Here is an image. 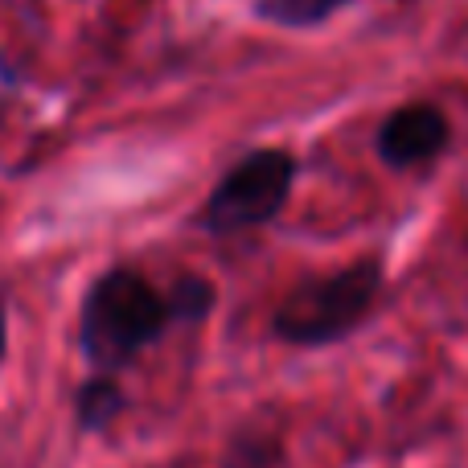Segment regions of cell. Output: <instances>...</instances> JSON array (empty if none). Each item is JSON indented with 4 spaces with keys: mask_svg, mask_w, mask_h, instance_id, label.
<instances>
[{
    "mask_svg": "<svg viewBox=\"0 0 468 468\" xmlns=\"http://www.w3.org/2000/svg\"><path fill=\"white\" fill-rule=\"evenodd\" d=\"M296 181V161L283 148H255L239 165L222 173V181L210 189L197 227L210 234H242L267 227L280 218V210L292 197Z\"/></svg>",
    "mask_w": 468,
    "mask_h": 468,
    "instance_id": "obj_3",
    "label": "cell"
},
{
    "mask_svg": "<svg viewBox=\"0 0 468 468\" xmlns=\"http://www.w3.org/2000/svg\"><path fill=\"white\" fill-rule=\"evenodd\" d=\"M5 346H8V324H5V308H0V362H5Z\"/></svg>",
    "mask_w": 468,
    "mask_h": 468,
    "instance_id": "obj_8",
    "label": "cell"
},
{
    "mask_svg": "<svg viewBox=\"0 0 468 468\" xmlns=\"http://www.w3.org/2000/svg\"><path fill=\"white\" fill-rule=\"evenodd\" d=\"M346 5H354V0H259L255 13L280 29H313Z\"/></svg>",
    "mask_w": 468,
    "mask_h": 468,
    "instance_id": "obj_6",
    "label": "cell"
},
{
    "mask_svg": "<svg viewBox=\"0 0 468 468\" xmlns=\"http://www.w3.org/2000/svg\"><path fill=\"white\" fill-rule=\"evenodd\" d=\"M169 304L136 267H112L82 296L79 346L99 374L123 370L169 329Z\"/></svg>",
    "mask_w": 468,
    "mask_h": 468,
    "instance_id": "obj_1",
    "label": "cell"
},
{
    "mask_svg": "<svg viewBox=\"0 0 468 468\" xmlns=\"http://www.w3.org/2000/svg\"><path fill=\"white\" fill-rule=\"evenodd\" d=\"M382 292V263L378 259H357L341 271L304 280L280 300L271 316V333L288 346H329L349 337L370 321Z\"/></svg>",
    "mask_w": 468,
    "mask_h": 468,
    "instance_id": "obj_2",
    "label": "cell"
},
{
    "mask_svg": "<svg viewBox=\"0 0 468 468\" xmlns=\"http://www.w3.org/2000/svg\"><path fill=\"white\" fill-rule=\"evenodd\" d=\"M165 304H169V321L197 324L214 313L218 292H214V283L206 280V275H177L173 288H169V296H165Z\"/></svg>",
    "mask_w": 468,
    "mask_h": 468,
    "instance_id": "obj_7",
    "label": "cell"
},
{
    "mask_svg": "<svg viewBox=\"0 0 468 468\" xmlns=\"http://www.w3.org/2000/svg\"><path fill=\"white\" fill-rule=\"evenodd\" d=\"M452 140L448 115L436 103H407L390 112L378 128V156L390 169H415L436 161Z\"/></svg>",
    "mask_w": 468,
    "mask_h": 468,
    "instance_id": "obj_4",
    "label": "cell"
},
{
    "mask_svg": "<svg viewBox=\"0 0 468 468\" xmlns=\"http://www.w3.org/2000/svg\"><path fill=\"white\" fill-rule=\"evenodd\" d=\"M123 407H128V399H123L120 382H115L112 374H95V378H87L79 387V395H74V411H79V423L87 431L107 428Z\"/></svg>",
    "mask_w": 468,
    "mask_h": 468,
    "instance_id": "obj_5",
    "label": "cell"
}]
</instances>
